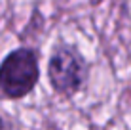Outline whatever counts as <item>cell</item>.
Returning <instances> with one entry per match:
<instances>
[{"label": "cell", "instance_id": "cell-3", "mask_svg": "<svg viewBox=\"0 0 131 130\" xmlns=\"http://www.w3.org/2000/svg\"><path fill=\"white\" fill-rule=\"evenodd\" d=\"M0 130H12V124L2 117H0Z\"/></svg>", "mask_w": 131, "mask_h": 130}, {"label": "cell", "instance_id": "cell-1", "mask_svg": "<svg viewBox=\"0 0 131 130\" xmlns=\"http://www.w3.org/2000/svg\"><path fill=\"white\" fill-rule=\"evenodd\" d=\"M40 77L38 57L30 48H19L6 56L0 65V92L8 98H25Z\"/></svg>", "mask_w": 131, "mask_h": 130}, {"label": "cell", "instance_id": "cell-2", "mask_svg": "<svg viewBox=\"0 0 131 130\" xmlns=\"http://www.w3.org/2000/svg\"><path fill=\"white\" fill-rule=\"evenodd\" d=\"M85 75H88V63L84 56L72 46H57L55 52L49 57L48 77L53 90L61 96H72L82 88Z\"/></svg>", "mask_w": 131, "mask_h": 130}]
</instances>
